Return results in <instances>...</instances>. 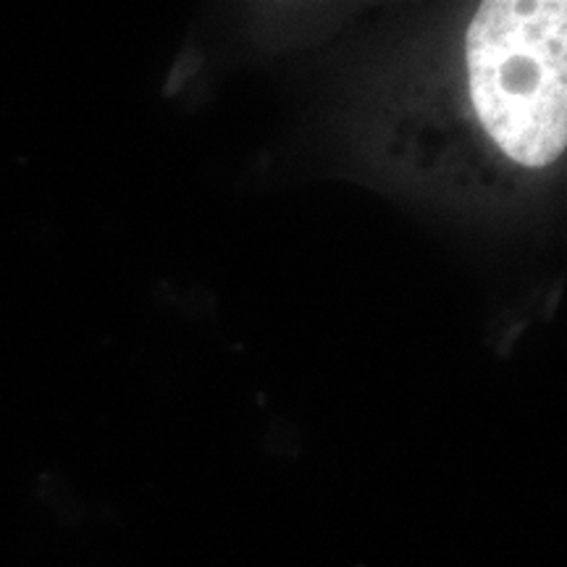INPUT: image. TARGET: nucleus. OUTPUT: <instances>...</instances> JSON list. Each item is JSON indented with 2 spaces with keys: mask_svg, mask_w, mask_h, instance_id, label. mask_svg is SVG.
I'll return each mask as SVG.
<instances>
[{
  "mask_svg": "<svg viewBox=\"0 0 567 567\" xmlns=\"http://www.w3.org/2000/svg\"><path fill=\"white\" fill-rule=\"evenodd\" d=\"M478 122L507 158L544 168L567 151V0H492L467 27Z\"/></svg>",
  "mask_w": 567,
  "mask_h": 567,
  "instance_id": "obj_1",
  "label": "nucleus"
}]
</instances>
